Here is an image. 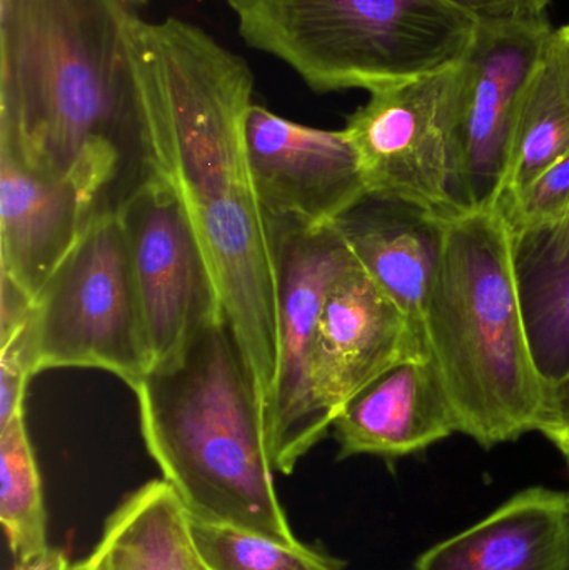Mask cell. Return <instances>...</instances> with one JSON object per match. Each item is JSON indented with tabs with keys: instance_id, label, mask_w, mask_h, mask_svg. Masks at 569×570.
Listing matches in <instances>:
<instances>
[{
	"instance_id": "6da1fadb",
	"label": "cell",
	"mask_w": 569,
	"mask_h": 570,
	"mask_svg": "<svg viewBox=\"0 0 569 570\" xmlns=\"http://www.w3.org/2000/svg\"><path fill=\"white\" fill-rule=\"evenodd\" d=\"M129 62L146 173L176 193L193 224L266 415L279 357L277 283L247 160L253 70L176 17L140 19L130 30Z\"/></svg>"
},
{
	"instance_id": "7a4b0ae2",
	"label": "cell",
	"mask_w": 569,
	"mask_h": 570,
	"mask_svg": "<svg viewBox=\"0 0 569 570\" xmlns=\"http://www.w3.org/2000/svg\"><path fill=\"white\" fill-rule=\"evenodd\" d=\"M149 0H0V147L116 209L147 176L129 36Z\"/></svg>"
},
{
	"instance_id": "3957f363",
	"label": "cell",
	"mask_w": 569,
	"mask_h": 570,
	"mask_svg": "<svg viewBox=\"0 0 569 570\" xmlns=\"http://www.w3.org/2000/svg\"><path fill=\"white\" fill-rule=\"evenodd\" d=\"M134 392L147 452L190 515L300 544L274 485L263 404L224 315Z\"/></svg>"
},
{
	"instance_id": "277c9868",
	"label": "cell",
	"mask_w": 569,
	"mask_h": 570,
	"mask_svg": "<svg viewBox=\"0 0 569 570\" xmlns=\"http://www.w3.org/2000/svg\"><path fill=\"white\" fill-rule=\"evenodd\" d=\"M424 331L460 434L488 451L537 432L547 385L528 342L510 230L497 210L448 220Z\"/></svg>"
},
{
	"instance_id": "5b68a950",
	"label": "cell",
	"mask_w": 569,
	"mask_h": 570,
	"mask_svg": "<svg viewBox=\"0 0 569 570\" xmlns=\"http://www.w3.org/2000/svg\"><path fill=\"white\" fill-rule=\"evenodd\" d=\"M246 46L317 94L367 92L463 59L477 22L441 0H227Z\"/></svg>"
},
{
	"instance_id": "8992f818",
	"label": "cell",
	"mask_w": 569,
	"mask_h": 570,
	"mask_svg": "<svg viewBox=\"0 0 569 570\" xmlns=\"http://www.w3.org/2000/svg\"><path fill=\"white\" fill-rule=\"evenodd\" d=\"M32 375L96 368L136 389L150 368L139 297L116 209L96 214L30 307Z\"/></svg>"
},
{
	"instance_id": "52a82bcc",
	"label": "cell",
	"mask_w": 569,
	"mask_h": 570,
	"mask_svg": "<svg viewBox=\"0 0 569 570\" xmlns=\"http://www.w3.org/2000/svg\"><path fill=\"white\" fill-rule=\"evenodd\" d=\"M266 220L276 267L279 357L264 422L274 471L290 475L331 432L333 421L314 389V344L327 294L357 263L333 224Z\"/></svg>"
},
{
	"instance_id": "ba28073f",
	"label": "cell",
	"mask_w": 569,
	"mask_h": 570,
	"mask_svg": "<svg viewBox=\"0 0 569 570\" xmlns=\"http://www.w3.org/2000/svg\"><path fill=\"white\" fill-rule=\"evenodd\" d=\"M467 87L464 59L370 92L347 117L367 193L416 204L444 220L461 216L458 130Z\"/></svg>"
},
{
	"instance_id": "9c48e42d",
	"label": "cell",
	"mask_w": 569,
	"mask_h": 570,
	"mask_svg": "<svg viewBox=\"0 0 569 570\" xmlns=\"http://www.w3.org/2000/svg\"><path fill=\"white\" fill-rule=\"evenodd\" d=\"M116 210L154 368L176 357L204 325L223 317V304L193 224L160 177L147 174Z\"/></svg>"
},
{
	"instance_id": "30bf717a",
	"label": "cell",
	"mask_w": 569,
	"mask_h": 570,
	"mask_svg": "<svg viewBox=\"0 0 569 570\" xmlns=\"http://www.w3.org/2000/svg\"><path fill=\"white\" fill-rule=\"evenodd\" d=\"M551 30L548 16L477 23L463 57L458 130L457 197L464 214L497 209L524 94Z\"/></svg>"
},
{
	"instance_id": "8fae6325",
	"label": "cell",
	"mask_w": 569,
	"mask_h": 570,
	"mask_svg": "<svg viewBox=\"0 0 569 570\" xmlns=\"http://www.w3.org/2000/svg\"><path fill=\"white\" fill-rule=\"evenodd\" d=\"M246 150L266 216L326 226L367 193L344 129L303 126L253 104L246 117Z\"/></svg>"
},
{
	"instance_id": "7c38bea8",
	"label": "cell",
	"mask_w": 569,
	"mask_h": 570,
	"mask_svg": "<svg viewBox=\"0 0 569 570\" xmlns=\"http://www.w3.org/2000/svg\"><path fill=\"white\" fill-rule=\"evenodd\" d=\"M430 357L406 315L360 266L324 302L314 344V389L334 421L364 385L406 358Z\"/></svg>"
},
{
	"instance_id": "4fadbf2b",
	"label": "cell",
	"mask_w": 569,
	"mask_h": 570,
	"mask_svg": "<svg viewBox=\"0 0 569 570\" xmlns=\"http://www.w3.org/2000/svg\"><path fill=\"white\" fill-rule=\"evenodd\" d=\"M99 210L79 184L0 147V277L33 302Z\"/></svg>"
},
{
	"instance_id": "5bb4252c",
	"label": "cell",
	"mask_w": 569,
	"mask_h": 570,
	"mask_svg": "<svg viewBox=\"0 0 569 570\" xmlns=\"http://www.w3.org/2000/svg\"><path fill=\"white\" fill-rule=\"evenodd\" d=\"M457 432V412L431 357L398 362L353 395L331 424L340 461L373 455L393 462Z\"/></svg>"
},
{
	"instance_id": "9a60e30c",
	"label": "cell",
	"mask_w": 569,
	"mask_h": 570,
	"mask_svg": "<svg viewBox=\"0 0 569 570\" xmlns=\"http://www.w3.org/2000/svg\"><path fill=\"white\" fill-rule=\"evenodd\" d=\"M447 224L416 204L373 193L364 194L333 223L360 269L400 307L424 342V317Z\"/></svg>"
},
{
	"instance_id": "2e32d148",
	"label": "cell",
	"mask_w": 569,
	"mask_h": 570,
	"mask_svg": "<svg viewBox=\"0 0 569 570\" xmlns=\"http://www.w3.org/2000/svg\"><path fill=\"white\" fill-rule=\"evenodd\" d=\"M411 570H569V492L524 489Z\"/></svg>"
},
{
	"instance_id": "e0dca14e",
	"label": "cell",
	"mask_w": 569,
	"mask_h": 570,
	"mask_svg": "<svg viewBox=\"0 0 569 570\" xmlns=\"http://www.w3.org/2000/svg\"><path fill=\"white\" fill-rule=\"evenodd\" d=\"M510 237L528 342L548 389L569 377V210Z\"/></svg>"
},
{
	"instance_id": "ac0fdd59",
	"label": "cell",
	"mask_w": 569,
	"mask_h": 570,
	"mask_svg": "<svg viewBox=\"0 0 569 570\" xmlns=\"http://www.w3.org/2000/svg\"><path fill=\"white\" fill-rule=\"evenodd\" d=\"M99 544L127 570H207L189 514L164 479L147 482L107 518Z\"/></svg>"
},
{
	"instance_id": "d6986e66",
	"label": "cell",
	"mask_w": 569,
	"mask_h": 570,
	"mask_svg": "<svg viewBox=\"0 0 569 570\" xmlns=\"http://www.w3.org/2000/svg\"><path fill=\"white\" fill-rule=\"evenodd\" d=\"M569 153V23L551 30L524 94L500 200ZM497 204V206H498Z\"/></svg>"
},
{
	"instance_id": "ffe728a7",
	"label": "cell",
	"mask_w": 569,
	"mask_h": 570,
	"mask_svg": "<svg viewBox=\"0 0 569 570\" xmlns=\"http://www.w3.org/2000/svg\"><path fill=\"white\" fill-rule=\"evenodd\" d=\"M0 522L16 562L49 551L42 481L26 411L0 428Z\"/></svg>"
},
{
	"instance_id": "44dd1931",
	"label": "cell",
	"mask_w": 569,
	"mask_h": 570,
	"mask_svg": "<svg viewBox=\"0 0 569 570\" xmlns=\"http://www.w3.org/2000/svg\"><path fill=\"white\" fill-rule=\"evenodd\" d=\"M189 525L197 554L207 570H344L340 559L303 542L283 544L236 525L190 514Z\"/></svg>"
},
{
	"instance_id": "7402d4cb",
	"label": "cell",
	"mask_w": 569,
	"mask_h": 570,
	"mask_svg": "<svg viewBox=\"0 0 569 570\" xmlns=\"http://www.w3.org/2000/svg\"><path fill=\"white\" fill-rule=\"evenodd\" d=\"M511 236L555 223L569 210V153L545 167L523 189L497 206Z\"/></svg>"
},
{
	"instance_id": "603a6c76",
	"label": "cell",
	"mask_w": 569,
	"mask_h": 570,
	"mask_svg": "<svg viewBox=\"0 0 569 570\" xmlns=\"http://www.w3.org/2000/svg\"><path fill=\"white\" fill-rule=\"evenodd\" d=\"M27 325V324H26ZM33 377L26 347V327L0 344V428L26 411L27 384Z\"/></svg>"
},
{
	"instance_id": "cb8c5ba5",
	"label": "cell",
	"mask_w": 569,
	"mask_h": 570,
	"mask_svg": "<svg viewBox=\"0 0 569 570\" xmlns=\"http://www.w3.org/2000/svg\"><path fill=\"white\" fill-rule=\"evenodd\" d=\"M477 23L510 22L548 16L553 0H441Z\"/></svg>"
},
{
	"instance_id": "d4e9b609",
	"label": "cell",
	"mask_w": 569,
	"mask_h": 570,
	"mask_svg": "<svg viewBox=\"0 0 569 570\" xmlns=\"http://www.w3.org/2000/svg\"><path fill=\"white\" fill-rule=\"evenodd\" d=\"M537 432L558 449L569 445V377L547 389V401Z\"/></svg>"
},
{
	"instance_id": "484cf974",
	"label": "cell",
	"mask_w": 569,
	"mask_h": 570,
	"mask_svg": "<svg viewBox=\"0 0 569 570\" xmlns=\"http://www.w3.org/2000/svg\"><path fill=\"white\" fill-rule=\"evenodd\" d=\"M70 568L72 564H70L66 552L50 548L49 551L36 556V558L17 561L10 570H70Z\"/></svg>"
},
{
	"instance_id": "4316f807",
	"label": "cell",
	"mask_w": 569,
	"mask_h": 570,
	"mask_svg": "<svg viewBox=\"0 0 569 570\" xmlns=\"http://www.w3.org/2000/svg\"><path fill=\"white\" fill-rule=\"evenodd\" d=\"M70 570H116L114 569V561L109 552L97 544L96 551L90 552L84 561L72 564Z\"/></svg>"
},
{
	"instance_id": "83f0119b",
	"label": "cell",
	"mask_w": 569,
	"mask_h": 570,
	"mask_svg": "<svg viewBox=\"0 0 569 570\" xmlns=\"http://www.w3.org/2000/svg\"><path fill=\"white\" fill-rule=\"evenodd\" d=\"M560 452H561V454H563L565 462H567L568 478H569V445H565V448H560Z\"/></svg>"
},
{
	"instance_id": "f1b7e54d",
	"label": "cell",
	"mask_w": 569,
	"mask_h": 570,
	"mask_svg": "<svg viewBox=\"0 0 569 570\" xmlns=\"http://www.w3.org/2000/svg\"><path fill=\"white\" fill-rule=\"evenodd\" d=\"M110 558H112V556H110ZM112 561H114V569H116V570H127L126 566L120 564V562L116 561V559L112 558Z\"/></svg>"
}]
</instances>
